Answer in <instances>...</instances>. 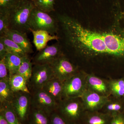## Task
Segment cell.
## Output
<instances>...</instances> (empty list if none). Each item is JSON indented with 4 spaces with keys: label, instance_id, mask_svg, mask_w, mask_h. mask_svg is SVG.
I'll use <instances>...</instances> for the list:
<instances>
[{
    "label": "cell",
    "instance_id": "6da1fadb",
    "mask_svg": "<svg viewBox=\"0 0 124 124\" xmlns=\"http://www.w3.org/2000/svg\"><path fill=\"white\" fill-rule=\"evenodd\" d=\"M35 7L33 1L20 0L9 13V29L26 34L31 32L29 26V19Z\"/></svg>",
    "mask_w": 124,
    "mask_h": 124
},
{
    "label": "cell",
    "instance_id": "7a4b0ae2",
    "mask_svg": "<svg viewBox=\"0 0 124 124\" xmlns=\"http://www.w3.org/2000/svg\"><path fill=\"white\" fill-rule=\"evenodd\" d=\"M56 111L71 124H81L86 111L80 98L63 99Z\"/></svg>",
    "mask_w": 124,
    "mask_h": 124
},
{
    "label": "cell",
    "instance_id": "3957f363",
    "mask_svg": "<svg viewBox=\"0 0 124 124\" xmlns=\"http://www.w3.org/2000/svg\"><path fill=\"white\" fill-rule=\"evenodd\" d=\"M29 26L30 31H45L53 36L57 33V22L55 18L35 7L30 15Z\"/></svg>",
    "mask_w": 124,
    "mask_h": 124
},
{
    "label": "cell",
    "instance_id": "277c9868",
    "mask_svg": "<svg viewBox=\"0 0 124 124\" xmlns=\"http://www.w3.org/2000/svg\"><path fill=\"white\" fill-rule=\"evenodd\" d=\"M86 74L78 71L63 82V99L81 97L87 89Z\"/></svg>",
    "mask_w": 124,
    "mask_h": 124
},
{
    "label": "cell",
    "instance_id": "5b68a950",
    "mask_svg": "<svg viewBox=\"0 0 124 124\" xmlns=\"http://www.w3.org/2000/svg\"><path fill=\"white\" fill-rule=\"evenodd\" d=\"M54 77L62 82L78 71V67L64 54H62L50 64Z\"/></svg>",
    "mask_w": 124,
    "mask_h": 124
},
{
    "label": "cell",
    "instance_id": "8992f818",
    "mask_svg": "<svg viewBox=\"0 0 124 124\" xmlns=\"http://www.w3.org/2000/svg\"><path fill=\"white\" fill-rule=\"evenodd\" d=\"M58 103L43 89L33 91L31 93V107L44 112L50 116L57 110Z\"/></svg>",
    "mask_w": 124,
    "mask_h": 124
},
{
    "label": "cell",
    "instance_id": "52a82bcc",
    "mask_svg": "<svg viewBox=\"0 0 124 124\" xmlns=\"http://www.w3.org/2000/svg\"><path fill=\"white\" fill-rule=\"evenodd\" d=\"M54 77L49 64L33 65L32 72L28 85L33 91L42 89L45 85Z\"/></svg>",
    "mask_w": 124,
    "mask_h": 124
},
{
    "label": "cell",
    "instance_id": "ba28073f",
    "mask_svg": "<svg viewBox=\"0 0 124 124\" xmlns=\"http://www.w3.org/2000/svg\"><path fill=\"white\" fill-rule=\"evenodd\" d=\"M31 98V93L22 91L14 93L11 104L21 122L26 119L29 116Z\"/></svg>",
    "mask_w": 124,
    "mask_h": 124
},
{
    "label": "cell",
    "instance_id": "9c48e42d",
    "mask_svg": "<svg viewBox=\"0 0 124 124\" xmlns=\"http://www.w3.org/2000/svg\"><path fill=\"white\" fill-rule=\"evenodd\" d=\"M63 54L60 45L58 42L50 46H47L37 53L33 58V65L50 64Z\"/></svg>",
    "mask_w": 124,
    "mask_h": 124
},
{
    "label": "cell",
    "instance_id": "30bf717a",
    "mask_svg": "<svg viewBox=\"0 0 124 124\" xmlns=\"http://www.w3.org/2000/svg\"><path fill=\"white\" fill-rule=\"evenodd\" d=\"M80 98L85 111L94 112L101 111L109 97L86 89Z\"/></svg>",
    "mask_w": 124,
    "mask_h": 124
},
{
    "label": "cell",
    "instance_id": "8fae6325",
    "mask_svg": "<svg viewBox=\"0 0 124 124\" xmlns=\"http://www.w3.org/2000/svg\"><path fill=\"white\" fill-rule=\"evenodd\" d=\"M87 89L102 95L111 96L108 80H104L93 74H87L86 76Z\"/></svg>",
    "mask_w": 124,
    "mask_h": 124
},
{
    "label": "cell",
    "instance_id": "7c38bea8",
    "mask_svg": "<svg viewBox=\"0 0 124 124\" xmlns=\"http://www.w3.org/2000/svg\"><path fill=\"white\" fill-rule=\"evenodd\" d=\"M3 36L8 37L17 44L27 54L33 53L32 45L26 33L9 29Z\"/></svg>",
    "mask_w": 124,
    "mask_h": 124
},
{
    "label": "cell",
    "instance_id": "4fadbf2b",
    "mask_svg": "<svg viewBox=\"0 0 124 124\" xmlns=\"http://www.w3.org/2000/svg\"><path fill=\"white\" fill-rule=\"evenodd\" d=\"M42 89L58 103L63 99V82L52 78L45 85Z\"/></svg>",
    "mask_w": 124,
    "mask_h": 124
},
{
    "label": "cell",
    "instance_id": "5bb4252c",
    "mask_svg": "<svg viewBox=\"0 0 124 124\" xmlns=\"http://www.w3.org/2000/svg\"><path fill=\"white\" fill-rule=\"evenodd\" d=\"M112 116L102 112L85 111L82 124H110Z\"/></svg>",
    "mask_w": 124,
    "mask_h": 124
},
{
    "label": "cell",
    "instance_id": "9a60e30c",
    "mask_svg": "<svg viewBox=\"0 0 124 124\" xmlns=\"http://www.w3.org/2000/svg\"><path fill=\"white\" fill-rule=\"evenodd\" d=\"M31 32L33 35V43L37 51H39L45 48L49 41L58 39L57 35H51L46 31L31 30Z\"/></svg>",
    "mask_w": 124,
    "mask_h": 124
},
{
    "label": "cell",
    "instance_id": "2e32d148",
    "mask_svg": "<svg viewBox=\"0 0 124 124\" xmlns=\"http://www.w3.org/2000/svg\"><path fill=\"white\" fill-rule=\"evenodd\" d=\"M9 83L11 89L14 93L22 91L31 93L28 88L26 80L18 73L10 77Z\"/></svg>",
    "mask_w": 124,
    "mask_h": 124
},
{
    "label": "cell",
    "instance_id": "e0dca14e",
    "mask_svg": "<svg viewBox=\"0 0 124 124\" xmlns=\"http://www.w3.org/2000/svg\"><path fill=\"white\" fill-rule=\"evenodd\" d=\"M110 97L100 111L112 116L119 113H122L124 107L123 104L121 102V100L112 97V98H110Z\"/></svg>",
    "mask_w": 124,
    "mask_h": 124
},
{
    "label": "cell",
    "instance_id": "ac0fdd59",
    "mask_svg": "<svg viewBox=\"0 0 124 124\" xmlns=\"http://www.w3.org/2000/svg\"><path fill=\"white\" fill-rule=\"evenodd\" d=\"M14 96L9 80H0V104H11Z\"/></svg>",
    "mask_w": 124,
    "mask_h": 124
},
{
    "label": "cell",
    "instance_id": "d6986e66",
    "mask_svg": "<svg viewBox=\"0 0 124 124\" xmlns=\"http://www.w3.org/2000/svg\"><path fill=\"white\" fill-rule=\"evenodd\" d=\"M111 96L117 99L124 98V78L108 80Z\"/></svg>",
    "mask_w": 124,
    "mask_h": 124
},
{
    "label": "cell",
    "instance_id": "ffe728a7",
    "mask_svg": "<svg viewBox=\"0 0 124 124\" xmlns=\"http://www.w3.org/2000/svg\"><path fill=\"white\" fill-rule=\"evenodd\" d=\"M5 60L10 77L17 73L22 63V57L8 52L5 57Z\"/></svg>",
    "mask_w": 124,
    "mask_h": 124
},
{
    "label": "cell",
    "instance_id": "44dd1931",
    "mask_svg": "<svg viewBox=\"0 0 124 124\" xmlns=\"http://www.w3.org/2000/svg\"><path fill=\"white\" fill-rule=\"evenodd\" d=\"M0 112L6 118L9 124H23L18 117L10 103L1 104Z\"/></svg>",
    "mask_w": 124,
    "mask_h": 124
},
{
    "label": "cell",
    "instance_id": "7402d4cb",
    "mask_svg": "<svg viewBox=\"0 0 124 124\" xmlns=\"http://www.w3.org/2000/svg\"><path fill=\"white\" fill-rule=\"evenodd\" d=\"M49 117L44 112L32 108L29 114V124H50Z\"/></svg>",
    "mask_w": 124,
    "mask_h": 124
},
{
    "label": "cell",
    "instance_id": "603a6c76",
    "mask_svg": "<svg viewBox=\"0 0 124 124\" xmlns=\"http://www.w3.org/2000/svg\"><path fill=\"white\" fill-rule=\"evenodd\" d=\"M32 65L28 54L25 55L22 57V63L17 72L26 79L28 85L32 72Z\"/></svg>",
    "mask_w": 124,
    "mask_h": 124
},
{
    "label": "cell",
    "instance_id": "cb8c5ba5",
    "mask_svg": "<svg viewBox=\"0 0 124 124\" xmlns=\"http://www.w3.org/2000/svg\"><path fill=\"white\" fill-rule=\"evenodd\" d=\"M0 38L2 39L8 52L17 54L22 57L28 54L17 44L9 38L5 36H0Z\"/></svg>",
    "mask_w": 124,
    "mask_h": 124
},
{
    "label": "cell",
    "instance_id": "d4e9b609",
    "mask_svg": "<svg viewBox=\"0 0 124 124\" xmlns=\"http://www.w3.org/2000/svg\"><path fill=\"white\" fill-rule=\"evenodd\" d=\"M56 0H33L35 7L40 10L50 13L54 10Z\"/></svg>",
    "mask_w": 124,
    "mask_h": 124
},
{
    "label": "cell",
    "instance_id": "484cf974",
    "mask_svg": "<svg viewBox=\"0 0 124 124\" xmlns=\"http://www.w3.org/2000/svg\"><path fill=\"white\" fill-rule=\"evenodd\" d=\"M20 0H0V13H8L18 5Z\"/></svg>",
    "mask_w": 124,
    "mask_h": 124
},
{
    "label": "cell",
    "instance_id": "4316f807",
    "mask_svg": "<svg viewBox=\"0 0 124 124\" xmlns=\"http://www.w3.org/2000/svg\"><path fill=\"white\" fill-rule=\"evenodd\" d=\"M9 29V14L0 13V36H3Z\"/></svg>",
    "mask_w": 124,
    "mask_h": 124
},
{
    "label": "cell",
    "instance_id": "83f0119b",
    "mask_svg": "<svg viewBox=\"0 0 124 124\" xmlns=\"http://www.w3.org/2000/svg\"><path fill=\"white\" fill-rule=\"evenodd\" d=\"M50 124H71L56 111L50 116Z\"/></svg>",
    "mask_w": 124,
    "mask_h": 124
},
{
    "label": "cell",
    "instance_id": "f1b7e54d",
    "mask_svg": "<svg viewBox=\"0 0 124 124\" xmlns=\"http://www.w3.org/2000/svg\"><path fill=\"white\" fill-rule=\"evenodd\" d=\"M9 74L5 58L0 60V80H9Z\"/></svg>",
    "mask_w": 124,
    "mask_h": 124
},
{
    "label": "cell",
    "instance_id": "f546056e",
    "mask_svg": "<svg viewBox=\"0 0 124 124\" xmlns=\"http://www.w3.org/2000/svg\"><path fill=\"white\" fill-rule=\"evenodd\" d=\"M110 124H124V114L123 112L112 116Z\"/></svg>",
    "mask_w": 124,
    "mask_h": 124
},
{
    "label": "cell",
    "instance_id": "4dcf8cb0",
    "mask_svg": "<svg viewBox=\"0 0 124 124\" xmlns=\"http://www.w3.org/2000/svg\"><path fill=\"white\" fill-rule=\"evenodd\" d=\"M8 53L6 46L2 39L0 38V60L5 58Z\"/></svg>",
    "mask_w": 124,
    "mask_h": 124
},
{
    "label": "cell",
    "instance_id": "1f68e13d",
    "mask_svg": "<svg viewBox=\"0 0 124 124\" xmlns=\"http://www.w3.org/2000/svg\"><path fill=\"white\" fill-rule=\"evenodd\" d=\"M0 124H9L2 113L0 112Z\"/></svg>",
    "mask_w": 124,
    "mask_h": 124
},
{
    "label": "cell",
    "instance_id": "d6a6232c",
    "mask_svg": "<svg viewBox=\"0 0 124 124\" xmlns=\"http://www.w3.org/2000/svg\"></svg>",
    "mask_w": 124,
    "mask_h": 124
},
{
    "label": "cell",
    "instance_id": "836d02e7",
    "mask_svg": "<svg viewBox=\"0 0 124 124\" xmlns=\"http://www.w3.org/2000/svg\"></svg>",
    "mask_w": 124,
    "mask_h": 124
}]
</instances>
